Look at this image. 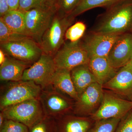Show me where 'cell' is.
Here are the masks:
<instances>
[{
	"instance_id": "cell-34",
	"label": "cell",
	"mask_w": 132,
	"mask_h": 132,
	"mask_svg": "<svg viewBox=\"0 0 132 132\" xmlns=\"http://www.w3.org/2000/svg\"><path fill=\"white\" fill-rule=\"evenodd\" d=\"M48 5L50 6L55 7L58 0H45Z\"/></svg>"
},
{
	"instance_id": "cell-4",
	"label": "cell",
	"mask_w": 132,
	"mask_h": 132,
	"mask_svg": "<svg viewBox=\"0 0 132 132\" xmlns=\"http://www.w3.org/2000/svg\"><path fill=\"white\" fill-rule=\"evenodd\" d=\"M1 111L7 119L18 121L28 128L45 116L38 98L29 99L10 106Z\"/></svg>"
},
{
	"instance_id": "cell-1",
	"label": "cell",
	"mask_w": 132,
	"mask_h": 132,
	"mask_svg": "<svg viewBox=\"0 0 132 132\" xmlns=\"http://www.w3.org/2000/svg\"><path fill=\"white\" fill-rule=\"evenodd\" d=\"M132 29V1L121 0L97 17L90 32L121 35Z\"/></svg>"
},
{
	"instance_id": "cell-21",
	"label": "cell",
	"mask_w": 132,
	"mask_h": 132,
	"mask_svg": "<svg viewBox=\"0 0 132 132\" xmlns=\"http://www.w3.org/2000/svg\"><path fill=\"white\" fill-rule=\"evenodd\" d=\"M121 0H81L75 9L69 15L71 19H75L76 16L95 8H107Z\"/></svg>"
},
{
	"instance_id": "cell-27",
	"label": "cell",
	"mask_w": 132,
	"mask_h": 132,
	"mask_svg": "<svg viewBox=\"0 0 132 132\" xmlns=\"http://www.w3.org/2000/svg\"><path fill=\"white\" fill-rule=\"evenodd\" d=\"M29 128L26 125L15 121L6 119L0 132H28Z\"/></svg>"
},
{
	"instance_id": "cell-8",
	"label": "cell",
	"mask_w": 132,
	"mask_h": 132,
	"mask_svg": "<svg viewBox=\"0 0 132 132\" xmlns=\"http://www.w3.org/2000/svg\"><path fill=\"white\" fill-rule=\"evenodd\" d=\"M57 69L53 57L43 53L37 61L24 71L22 80L32 81L43 89L51 85Z\"/></svg>"
},
{
	"instance_id": "cell-18",
	"label": "cell",
	"mask_w": 132,
	"mask_h": 132,
	"mask_svg": "<svg viewBox=\"0 0 132 132\" xmlns=\"http://www.w3.org/2000/svg\"><path fill=\"white\" fill-rule=\"evenodd\" d=\"M71 78L79 96L93 83L97 82L88 64L76 67L71 71Z\"/></svg>"
},
{
	"instance_id": "cell-10",
	"label": "cell",
	"mask_w": 132,
	"mask_h": 132,
	"mask_svg": "<svg viewBox=\"0 0 132 132\" xmlns=\"http://www.w3.org/2000/svg\"><path fill=\"white\" fill-rule=\"evenodd\" d=\"M132 109V102L125 100L108 93L104 94L101 105L92 118L97 121L110 118L122 119Z\"/></svg>"
},
{
	"instance_id": "cell-30",
	"label": "cell",
	"mask_w": 132,
	"mask_h": 132,
	"mask_svg": "<svg viewBox=\"0 0 132 132\" xmlns=\"http://www.w3.org/2000/svg\"><path fill=\"white\" fill-rule=\"evenodd\" d=\"M9 11L8 0H0V17L4 16Z\"/></svg>"
},
{
	"instance_id": "cell-16",
	"label": "cell",
	"mask_w": 132,
	"mask_h": 132,
	"mask_svg": "<svg viewBox=\"0 0 132 132\" xmlns=\"http://www.w3.org/2000/svg\"><path fill=\"white\" fill-rule=\"evenodd\" d=\"M31 65L7 55L5 62L0 67V80L5 82L21 80L24 71Z\"/></svg>"
},
{
	"instance_id": "cell-11",
	"label": "cell",
	"mask_w": 132,
	"mask_h": 132,
	"mask_svg": "<svg viewBox=\"0 0 132 132\" xmlns=\"http://www.w3.org/2000/svg\"><path fill=\"white\" fill-rule=\"evenodd\" d=\"M120 35L89 32L82 40L89 57H108Z\"/></svg>"
},
{
	"instance_id": "cell-6",
	"label": "cell",
	"mask_w": 132,
	"mask_h": 132,
	"mask_svg": "<svg viewBox=\"0 0 132 132\" xmlns=\"http://www.w3.org/2000/svg\"><path fill=\"white\" fill-rule=\"evenodd\" d=\"M53 59L57 68L71 71L78 66L88 64L90 57L80 39L64 43Z\"/></svg>"
},
{
	"instance_id": "cell-14",
	"label": "cell",
	"mask_w": 132,
	"mask_h": 132,
	"mask_svg": "<svg viewBox=\"0 0 132 132\" xmlns=\"http://www.w3.org/2000/svg\"><path fill=\"white\" fill-rule=\"evenodd\" d=\"M102 87L121 95H131L132 94V65L128 63L121 68L115 75Z\"/></svg>"
},
{
	"instance_id": "cell-17",
	"label": "cell",
	"mask_w": 132,
	"mask_h": 132,
	"mask_svg": "<svg viewBox=\"0 0 132 132\" xmlns=\"http://www.w3.org/2000/svg\"><path fill=\"white\" fill-rule=\"evenodd\" d=\"M50 85L74 100L76 101L79 98L71 78L70 71L57 68Z\"/></svg>"
},
{
	"instance_id": "cell-32",
	"label": "cell",
	"mask_w": 132,
	"mask_h": 132,
	"mask_svg": "<svg viewBox=\"0 0 132 132\" xmlns=\"http://www.w3.org/2000/svg\"><path fill=\"white\" fill-rule=\"evenodd\" d=\"M6 56V55L2 50L0 49V65H2L5 62Z\"/></svg>"
},
{
	"instance_id": "cell-5",
	"label": "cell",
	"mask_w": 132,
	"mask_h": 132,
	"mask_svg": "<svg viewBox=\"0 0 132 132\" xmlns=\"http://www.w3.org/2000/svg\"><path fill=\"white\" fill-rule=\"evenodd\" d=\"M24 13L25 35L40 45L43 36L57 13L55 7L33 9Z\"/></svg>"
},
{
	"instance_id": "cell-19",
	"label": "cell",
	"mask_w": 132,
	"mask_h": 132,
	"mask_svg": "<svg viewBox=\"0 0 132 132\" xmlns=\"http://www.w3.org/2000/svg\"><path fill=\"white\" fill-rule=\"evenodd\" d=\"M57 132H87L91 123L87 119L64 116L56 119Z\"/></svg>"
},
{
	"instance_id": "cell-33",
	"label": "cell",
	"mask_w": 132,
	"mask_h": 132,
	"mask_svg": "<svg viewBox=\"0 0 132 132\" xmlns=\"http://www.w3.org/2000/svg\"><path fill=\"white\" fill-rule=\"evenodd\" d=\"M6 119L2 112L1 111L0 112V128L1 127L5 122V120Z\"/></svg>"
},
{
	"instance_id": "cell-15",
	"label": "cell",
	"mask_w": 132,
	"mask_h": 132,
	"mask_svg": "<svg viewBox=\"0 0 132 132\" xmlns=\"http://www.w3.org/2000/svg\"><path fill=\"white\" fill-rule=\"evenodd\" d=\"M88 64L97 82L102 86L117 72V69L112 66L108 57H90Z\"/></svg>"
},
{
	"instance_id": "cell-22",
	"label": "cell",
	"mask_w": 132,
	"mask_h": 132,
	"mask_svg": "<svg viewBox=\"0 0 132 132\" xmlns=\"http://www.w3.org/2000/svg\"><path fill=\"white\" fill-rule=\"evenodd\" d=\"M28 132H57L56 119L45 115L29 128Z\"/></svg>"
},
{
	"instance_id": "cell-28",
	"label": "cell",
	"mask_w": 132,
	"mask_h": 132,
	"mask_svg": "<svg viewBox=\"0 0 132 132\" xmlns=\"http://www.w3.org/2000/svg\"><path fill=\"white\" fill-rule=\"evenodd\" d=\"M50 6L48 5L45 0H19L18 10L25 12L33 9L46 8Z\"/></svg>"
},
{
	"instance_id": "cell-36",
	"label": "cell",
	"mask_w": 132,
	"mask_h": 132,
	"mask_svg": "<svg viewBox=\"0 0 132 132\" xmlns=\"http://www.w3.org/2000/svg\"><path fill=\"white\" fill-rule=\"evenodd\" d=\"M130 99H131V101L132 102V94L131 95H130Z\"/></svg>"
},
{
	"instance_id": "cell-26",
	"label": "cell",
	"mask_w": 132,
	"mask_h": 132,
	"mask_svg": "<svg viewBox=\"0 0 132 132\" xmlns=\"http://www.w3.org/2000/svg\"><path fill=\"white\" fill-rule=\"evenodd\" d=\"M81 0H58L55 7L60 14L68 15L79 5Z\"/></svg>"
},
{
	"instance_id": "cell-12",
	"label": "cell",
	"mask_w": 132,
	"mask_h": 132,
	"mask_svg": "<svg viewBox=\"0 0 132 132\" xmlns=\"http://www.w3.org/2000/svg\"><path fill=\"white\" fill-rule=\"evenodd\" d=\"M109 62L116 69L128 64L132 59V34L120 35L112 47L108 56Z\"/></svg>"
},
{
	"instance_id": "cell-2",
	"label": "cell",
	"mask_w": 132,
	"mask_h": 132,
	"mask_svg": "<svg viewBox=\"0 0 132 132\" xmlns=\"http://www.w3.org/2000/svg\"><path fill=\"white\" fill-rule=\"evenodd\" d=\"M42 89L32 81H7L1 86L0 110L29 99L38 98Z\"/></svg>"
},
{
	"instance_id": "cell-7",
	"label": "cell",
	"mask_w": 132,
	"mask_h": 132,
	"mask_svg": "<svg viewBox=\"0 0 132 132\" xmlns=\"http://www.w3.org/2000/svg\"><path fill=\"white\" fill-rule=\"evenodd\" d=\"M0 46L7 56L31 65L43 53L40 45L29 37L1 43Z\"/></svg>"
},
{
	"instance_id": "cell-31",
	"label": "cell",
	"mask_w": 132,
	"mask_h": 132,
	"mask_svg": "<svg viewBox=\"0 0 132 132\" xmlns=\"http://www.w3.org/2000/svg\"><path fill=\"white\" fill-rule=\"evenodd\" d=\"M19 0H8L9 10H17L19 8Z\"/></svg>"
},
{
	"instance_id": "cell-13",
	"label": "cell",
	"mask_w": 132,
	"mask_h": 132,
	"mask_svg": "<svg viewBox=\"0 0 132 132\" xmlns=\"http://www.w3.org/2000/svg\"><path fill=\"white\" fill-rule=\"evenodd\" d=\"M102 87L95 82L86 88L76 101L75 104V113L79 115L87 113L101 103L104 95Z\"/></svg>"
},
{
	"instance_id": "cell-20",
	"label": "cell",
	"mask_w": 132,
	"mask_h": 132,
	"mask_svg": "<svg viewBox=\"0 0 132 132\" xmlns=\"http://www.w3.org/2000/svg\"><path fill=\"white\" fill-rule=\"evenodd\" d=\"M0 18L13 31L26 35V19L24 12L18 10H10L4 16Z\"/></svg>"
},
{
	"instance_id": "cell-29",
	"label": "cell",
	"mask_w": 132,
	"mask_h": 132,
	"mask_svg": "<svg viewBox=\"0 0 132 132\" xmlns=\"http://www.w3.org/2000/svg\"><path fill=\"white\" fill-rule=\"evenodd\" d=\"M115 132H132V112L121 119Z\"/></svg>"
},
{
	"instance_id": "cell-3",
	"label": "cell",
	"mask_w": 132,
	"mask_h": 132,
	"mask_svg": "<svg viewBox=\"0 0 132 132\" xmlns=\"http://www.w3.org/2000/svg\"><path fill=\"white\" fill-rule=\"evenodd\" d=\"M74 19L57 12L42 38L40 44L43 53L53 57L65 43V34Z\"/></svg>"
},
{
	"instance_id": "cell-23",
	"label": "cell",
	"mask_w": 132,
	"mask_h": 132,
	"mask_svg": "<svg viewBox=\"0 0 132 132\" xmlns=\"http://www.w3.org/2000/svg\"><path fill=\"white\" fill-rule=\"evenodd\" d=\"M121 119L113 118L97 121L87 132H115Z\"/></svg>"
},
{
	"instance_id": "cell-9",
	"label": "cell",
	"mask_w": 132,
	"mask_h": 132,
	"mask_svg": "<svg viewBox=\"0 0 132 132\" xmlns=\"http://www.w3.org/2000/svg\"><path fill=\"white\" fill-rule=\"evenodd\" d=\"M65 95L52 85L42 89L38 99L45 116L55 119L65 116L72 107Z\"/></svg>"
},
{
	"instance_id": "cell-25",
	"label": "cell",
	"mask_w": 132,
	"mask_h": 132,
	"mask_svg": "<svg viewBox=\"0 0 132 132\" xmlns=\"http://www.w3.org/2000/svg\"><path fill=\"white\" fill-rule=\"evenodd\" d=\"M27 37H28L25 35L15 32L10 29L0 18V44Z\"/></svg>"
},
{
	"instance_id": "cell-24",
	"label": "cell",
	"mask_w": 132,
	"mask_h": 132,
	"mask_svg": "<svg viewBox=\"0 0 132 132\" xmlns=\"http://www.w3.org/2000/svg\"><path fill=\"white\" fill-rule=\"evenodd\" d=\"M86 29V24L81 21L76 22L68 28L65 34V40L75 42L81 39Z\"/></svg>"
},
{
	"instance_id": "cell-35",
	"label": "cell",
	"mask_w": 132,
	"mask_h": 132,
	"mask_svg": "<svg viewBox=\"0 0 132 132\" xmlns=\"http://www.w3.org/2000/svg\"><path fill=\"white\" fill-rule=\"evenodd\" d=\"M129 63H130V64H131V65H132V59H131V60H130V62H129Z\"/></svg>"
}]
</instances>
